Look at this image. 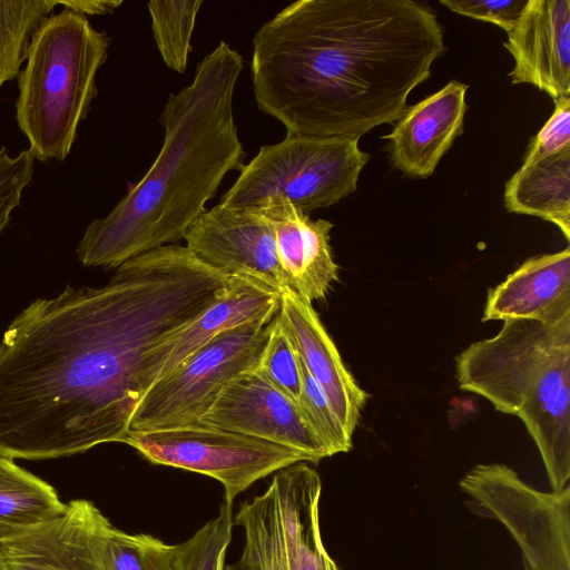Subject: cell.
Returning a JSON list of instances; mask_svg holds the SVG:
<instances>
[{"mask_svg": "<svg viewBox=\"0 0 570 570\" xmlns=\"http://www.w3.org/2000/svg\"><path fill=\"white\" fill-rule=\"evenodd\" d=\"M0 570H9V568L6 563L4 557H3L1 544H0Z\"/></svg>", "mask_w": 570, "mask_h": 570, "instance_id": "cell-32", "label": "cell"}, {"mask_svg": "<svg viewBox=\"0 0 570 570\" xmlns=\"http://www.w3.org/2000/svg\"><path fill=\"white\" fill-rule=\"evenodd\" d=\"M111 528L91 501L77 499L60 515L1 537L0 544L9 570H101Z\"/></svg>", "mask_w": 570, "mask_h": 570, "instance_id": "cell-14", "label": "cell"}, {"mask_svg": "<svg viewBox=\"0 0 570 570\" xmlns=\"http://www.w3.org/2000/svg\"><path fill=\"white\" fill-rule=\"evenodd\" d=\"M570 315V248L524 261L488 292L482 322H557Z\"/></svg>", "mask_w": 570, "mask_h": 570, "instance_id": "cell-18", "label": "cell"}, {"mask_svg": "<svg viewBox=\"0 0 570 570\" xmlns=\"http://www.w3.org/2000/svg\"><path fill=\"white\" fill-rule=\"evenodd\" d=\"M202 0H153L147 3L153 36L165 65L184 73Z\"/></svg>", "mask_w": 570, "mask_h": 570, "instance_id": "cell-22", "label": "cell"}, {"mask_svg": "<svg viewBox=\"0 0 570 570\" xmlns=\"http://www.w3.org/2000/svg\"><path fill=\"white\" fill-rule=\"evenodd\" d=\"M302 389L297 406L328 456L345 453L352 449L350 435L331 407L324 392L309 375L298 356Z\"/></svg>", "mask_w": 570, "mask_h": 570, "instance_id": "cell-26", "label": "cell"}, {"mask_svg": "<svg viewBox=\"0 0 570 570\" xmlns=\"http://www.w3.org/2000/svg\"><path fill=\"white\" fill-rule=\"evenodd\" d=\"M508 212L535 216L554 224L570 239V150L523 161L505 183Z\"/></svg>", "mask_w": 570, "mask_h": 570, "instance_id": "cell-19", "label": "cell"}, {"mask_svg": "<svg viewBox=\"0 0 570 570\" xmlns=\"http://www.w3.org/2000/svg\"><path fill=\"white\" fill-rule=\"evenodd\" d=\"M554 111L531 141L524 161L570 150V97L554 100Z\"/></svg>", "mask_w": 570, "mask_h": 570, "instance_id": "cell-29", "label": "cell"}, {"mask_svg": "<svg viewBox=\"0 0 570 570\" xmlns=\"http://www.w3.org/2000/svg\"><path fill=\"white\" fill-rule=\"evenodd\" d=\"M470 510L501 523L524 570H570V487L541 491L502 463H481L460 481Z\"/></svg>", "mask_w": 570, "mask_h": 570, "instance_id": "cell-9", "label": "cell"}, {"mask_svg": "<svg viewBox=\"0 0 570 570\" xmlns=\"http://www.w3.org/2000/svg\"><path fill=\"white\" fill-rule=\"evenodd\" d=\"M444 50L416 1L298 0L253 38L255 101L287 134L360 139L402 116Z\"/></svg>", "mask_w": 570, "mask_h": 570, "instance_id": "cell-2", "label": "cell"}, {"mask_svg": "<svg viewBox=\"0 0 570 570\" xmlns=\"http://www.w3.org/2000/svg\"><path fill=\"white\" fill-rule=\"evenodd\" d=\"M35 156L30 149L10 157L0 148V233L8 225L11 212L20 204L22 190L33 176Z\"/></svg>", "mask_w": 570, "mask_h": 570, "instance_id": "cell-28", "label": "cell"}, {"mask_svg": "<svg viewBox=\"0 0 570 570\" xmlns=\"http://www.w3.org/2000/svg\"><path fill=\"white\" fill-rule=\"evenodd\" d=\"M368 159L358 139L286 134L279 142L262 146L243 165L219 204L257 206L281 196L309 214L354 193Z\"/></svg>", "mask_w": 570, "mask_h": 570, "instance_id": "cell-7", "label": "cell"}, {"mask_svg": "<svg viewBox=\"0 0 570 570\" xmlns=\"http://www.w3.org/2000/svg\"><path fill=\"white\" fill-rule=\"evenodd\" d=\"M56 490L0 454V538L63 513Z\"/></svg>", "mask_w": 570, "mask_h": 570, "instance_id": "cell-20", "label": "cell"}, {"mask_svg": "<svg viewBox=\"0 0 570 570\" xmlns=\"http://www.w3.org/2000/svg\"><path fill=\"white\" fill-rule=\"evenodd\" d=\"M463 391L518 416L535 443L552 491L570 479V315L504 321L491 338L456 356Z\"/></svg>", "mask_w": 570, "mask_h": 570, "instance_id": "cell-4", "label": "cell"}, {"mask_svg": "<svg viewBox=\"0 0 570 570\" xmlns=\"http://www.w3.org/2000/svg\"><path fill=\"white\" fill-rule=\"evenodd\" d=\"M199 422L294 449L311 462L328 456L297 404L256 368L227 382Z\"/></svg>", "mask_w": 570, "mask_h": 570, "instance_id": "cell-12", "label": "cell"}, {"mask_svg": "<svg viewBox=\"0 0 570 570\" xmlns=\"http://www.w3.org/2000/svg\"><path fill=\"white\" fill-rule=\"evenodd\" d=\"M243 68V57L222 40L198 62L191 83L169 95L160 116L159 154L114 209L86 228L76 250L85 266L117 268L176 244L225 176L240 170L246 154L233 98Z\"/></svg>", "mask_w": 570, "mask_h": 570, "instance_id": "cell-3", "label": "cell"}, {"mask_svg": "<svg viewBox=\"0 0 570 570\" xmlns=\"http://www.w3.org/2000/svg\"><path fill=\"white\" fill-rule=\"evenodd\" d=\"M121 443L154 464L210 476L224 487L225 503L272 473L309 459L284 445L204 423L147 432L128 431Z\"/></svg>", "mask_w": 570, "mask_h": 570, "instance_id": "cell-10", "label": "cell"}, {"mask_svg": "<svg viewBox=\"0 0 570 570\" xmlns=\"http://www.w3.org/2000/svg\"><path fill=\"white\" fill-rule=\"evenodd\" d=\"M228 279L169 244L122 263L104 286L31 303L0 343V454L41 460L122 442L142 355Z\"/></svg>", "mask_w": 570, "mask_h": 570, "instance_id": "cell-1", "label": "cell"}, {"mask_svg": "<svg viewBox=\"0 0 570 570\" xmlns=\"http://www.w3.org/2000/svg\"><path fill=\"white\" fill-rule=\"evenodd\" d=\"M176 548L154 535L112 527L101 548V570H175Z\"/></svg>", "mask_w": 570, "mask_h": 570, "instance_id": "cell-23", "label": "cell"}, {"mask_svg": "<svg viewBox=\"0 0 570 570\" xmlns=\"http://www.w3.org/2000/svg\"><path fill=\"white\" fill-rule=\"evenodd\" d=\"M183 238L200 262L217 271L254 278L279 294L292 289L279 264L274 228L263 205L218 204L206 209Z\"/></svg>", "mask_w": 570, "mask_h": 570, "instance_id": "cell-11", "label": "cell"}, {"mask_svg": "<svg viewBox=\"0 0 570 570\" xmlns=\"http://www.w3.org/2000/svg\"><path fill=\"white\" fill-rule=\"evenodd\" d=\"M55 0L0 1V86L19 76L28 49Z\"/></svg>", "mask_w": 570, "mask_h": 570, "instance_id": "cell-21", "label": "cell"}, {"mask_svg": "<svg viewBox=\"0 0 570 570\" xmlns=\"http://www.w3.org/2000/svg\"><path fill=\"white\" fill-rule=\"evenodd\" d=\"M512 83H530L553 101L570 97V1L528 0L507 32Z\"/></svg>", "mask_w": 570, "mask_h": 570, "instance_id": "cell-15", "label": "cell"}, {"mask_svg": "<svg viewBox=\"0 0 570 570\" xmlns=\"http://www.w3.org/2000/svg\"><path fill=\"white\" fill-rule=\"evenodd\" d=\"M233 525L232 505L224 503L214 519L176 544L175 570H224Z\"/></svg>", "mask_w": 570, "mask_h": 570, "instance_id": "cell-25", "label": "cell"}, {"mask_svg": "<svg viewBox=\"0 0 570 570\" xmlns=\"http://www.w3.org/2000/svg\"><path fill=\"white\" fill-rule=\"evenodd\" d=\"M256 370L284 395L297 402L302 389L298 355L277 314L271 323L268 338Z\"/></svg>", "mask_w": 570, "mask_h": 570, "instance_id": "cell-27", "label": "cell"}, {"mask_svg": "<svg viewBox=\"0 0 570 570\" xmlns=\"http://www.w3.org/2000/svg\"><path fill=\"white\" fill-rule=\"evenodd\" d=\"M333 226L326 219H312L309 214L303 222L302 274L296 293L309 303L323 299L338 278L330 245Z\"/></svg>", "mask_w": 570, "mask_h": 570, "instance_id": "cell-24", "label": "cell"}, {"mask_svg": "<svg viewBox=\"0 0 570 570\" xmlns=\"http://www.w3.org/2000/svg\"><path fill=\"white\" fill-rule=\"evenodd\" d=\"M279 301L281 294L264 283L230 275L212 305L147 348L136 381L138 401L150 386L173 373L219 333L264 315L276 314Z\"/></svg>", "mask_w": 570, "mask_h": 570, "instance_id": "cell-13", "label": "cell"}, {"mask_svg": "<svg viewBox=\"0 0 570 570\" xmlns=\"http://www.w3.org/2000/svg\"><path fill=\"white\" fill-rule=\"evenodd\" d=\"M277 317L307 372L346 432L353 435L367 394L344 365L312 303L286 289L281 293Z\"/></svg>", "mask_w": 570, "mask_h": 570, "instance_id": "cell-16", "label": "cell"}, {"mask_svg": "<svg viewBox=\"0 0 570 570\" xmlns=\"http://www.w3.org/2000/svg\"><path fill=\"white\" fill-rule=\"evenodd\" d=\"M276 314L219 333L173 373L150 386L139 399L128 431L147 432L198 423L227 382L257 367Z\"/></svg>", "mask_w": 570, "mask_h": 570, "instance_id": "cell-8", "label": "cell"}, {"mask_svg": "<svg viewBox=\"0 0 570 570\" xmlns=\"http://www.w3.org/2000/svg\"><path fill=\"white\" fill-rule=\"evenodd\" d=\"M321 495V478L307 462L277 471L233 517L244 541L224 570H338L322 538Z\"/></svg>", "mask_w": 570, "mask_h": 570, "instance_id": "cell-6", "label": "cell"}, {"mask_svg": "<svg viewBox=\"0 0 570 570\" xmlns=\"http://www.w3.org/2000/svg\"><path fill=\"white\" fill-rule=\"evenodd\" d=\"M469 86L451 80L439 91L406 107L386 136L393 166L407 176L426 178L463 131Z\"/></svg>", "mask_w": 570, "mask_h": 570, "instance_id": "cell-17", "label": "cell"}, {"mask_svg": "<svg viewBox=\"0 0 570 570\" xmlns=\"http://www.w3.org/2000/svg\"><path fill=\"white\" fill-rule=\"evenodd\" d=\"M122 3L121 0H58L56 4L80 14H106L112 12Z\"/></svg>", "mask_w": 570, "mask_h": 570, "instance_id": "cell-31", "label": "cell"}, {"mask_svg": "<svg viewBox=\"0 0 570 570\" xmlns=\"http://www.w3.org/2000/svg\"><path fill=\"white\" fill-rule=\"evenodd\" d=\"M528 0H441L440 4L459 14L492 22L509 32Z\"/></svg>", "mask_w": 570, "mask_h": 570, "instance_id": "cell-30", "label": "cell"}, {"mask_svg": "<svg viewBox=\"0 0 570 570\" xmlns=\"http://www.w3.org/2000/svg\"><path fill=\"white\" fill-rule=\"evenodd\" d=\"M109 46L106 31L67 8L47 17L32 35L18 76L16 117L36 159L61 161L70 153L97 96L96 75Z\"/></svg>", "mask_w": 570, "mask_h": 570, "instance_id": "cell-5", "label": "cell"}]
</instances>
